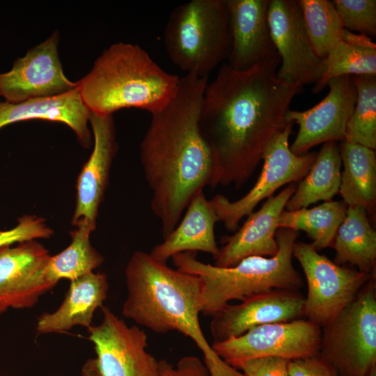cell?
Listing matches in <instances>:
<instances>
[{
	"label": "cell",
	"instance_id": "1",
	"mask_svg": "<svg viewBox=\"0 0 376 376\" xmlns=\"http://www.w3.org/2000/svg\"><path fill=\"white\" fill-rule=\"evenodd\" d=\"M279 57L246 70L228 63L204 91L199 125L212 152L210 187L240 189L262 160L270 139L288 123L286 114L303 87L278 79Z\"/></svg>",
	"mask_w": 376,
	"mask_h": 376
},
{
	"label": "cell",
	"instance_id": "2",
	"mask_svg": "<svg viewBox=\"0 0 376 376\" xmlns=\"http://www.w3.org/2000/svg\"><path fill=\"white\" fill-rule=\"evenodd\" d=\"M208 77L186 74L178 89L151 121L140 145V160L151 191L150 208L160 221L164 238L214 174L212 150L199 125Z\"/></svg>",
	"mask_w": 376,
	"mask_h": 376
},
{
	"label": "cell",
	"instance_id": "3",
	"mask_svg": "<svg viewBox=\"0 0 376 376\" xmlns=\"http://www.w3.org/2000/svg\"><path fill=\"white\" fill-rule=\"evenodd\" d=\"M125 274V318L157 334L177 331L189 337L201 351L210 376H244L214 352L202 331L198 276L172 269L141 251L131 256Z\"/></svg>",
	"mask_w": 376,
	"mask_h": 376
},
{
	"label": "cell",
	"instance_id": "4",
	"mask_svg": "<svg viewBox=\"0 0 376 376\" xmlns=\"http://www.w3.org/2000/svg\"><path fill=\"white\" fill-rule=\"evenodd\" d=\"M180 80L138 45L119 42L104 49L77 83L91 113L109 116L127 108L157 113L173 98Z\"/></svg>",
	"mask_w": 376,
	"mask_h": 376
},
{
	"label": "cell",
	"instance_id": "5",
	"mask_svg": "<svg viewBox=\"0 0 376 376\" xmlns=\"http://www.w3.org/2000/svg\"><path fill=\"white\" fill-rule=\"evenodd\" d=\"M299 236V231L279 228L274 256H249L228 267L204 263L197 260L195 251L180 253L172 259L178 269L200 278L201 313L212 317L231 300L242 301L273 290L302 288L304 281L292 264L293 246Z\"/></svg>",
	"mask_w": 376,
	"mask_h": 376
},
{
	"label": "cell",
	"instance_id": "6",
	"mask_svg": "<svg viewBox=\"0 0 376 376\" xmlns=\"http://www.w3.org/2000/svg\"><path fill=\"white\" fill-rule=\"evenodd\" d=\"M164 43L178 68L208 77L230 52L226 0H191L175 8L164 29Z\"/></svg>",
	"mask_w": 376,
	"mask_h": 376
},
{
	"label": "cell",
	"instance_id": "7",
	"mask_svg": "<svg viewBox=\"0 0 376 376\" xmlns=\"http://www.w3.org/2000/svg\"><path fill=\"white\" fill-rule=\"evenodd\" d=\"M319 354L339 376H370L376 372L375 275L322 328Z\"/></svg>",
	"mask_w": 376,
	"mask_h": 376
},
{
	"label": "cell",
	"instance_id": "8",
	"mask_svg": "<svg viewBox=\"0 0 376 376\" xmlns=\"http://www.w3.org/2000/svg\"><path fill=\"white\" fill-rule=\"evenodd\" d=\"M292 256L307 283L304 316L321 328L334 320L375 275L337 265L303 242H295Z\"/></svg>",
	"mask_w": 376,
	"mask_h": 376
},
{
	"label": "cell",
	"instance_id": "9",
	"mask_svg": "<svg viewBox=\"0 0 376 376\" xmlns=\"http://www.w3.org/2000/svg\"><path fill=\"white\" fill-rule=\"evenodd\" d=\"M101 322L88 328L96 357L86 361L82 376H158L159 361L146 351L148 337L102 306Z\"/></svg>",
	"mask_w": 376,
	"mask_h": 376
},
{
	"label": "cell",
	"instance_id": "10",
	"mask_svg": "<svg viewBox=\"0 0 376 376\" xmlns=\"http://www.w3.org/2000/svg\"><path fill=\"white\" fill-rule=\"evenodd\" d=\"M293 123L276 133L266 145L262 155L263 169L253 187L242 198L230 201L221 194L210 202L219 221L230 231L239 228L240 220L248 216L264 199L286 184L300 182L310 170L317 152L297 155L290 149L289 137Z\"/></svg>",
	"mask_w": 376,
	"mask_h": 376
},
{
	"label": "cell",
	"instance_id": "11",
	"mask_svg": "<svg viewBox=\"0 0 376 376\" xmlns=\"http://www.w3.org/2000/svg\"><path fill=\"white\" fill-rule=\"evenodd\" d=\"M321 335L320 327L308 320L297 319L260 325L239 336L213 342L212 347L237 370L242 363L259 357L293 360L316 355L320 352Z\"/></svg>",
	"mask_w": 376,
	"mask_h": 376
},
{
	"label": "cell",
	"instance_id": "12",
	"mask_svg": "<svg viewBox=\"0 0 376 376\" xmlns=\"http://www.w3.org/2000/svg\"><path fill=\"white\" fill-rule=\"evenodd\" d=\"M270 36L280 58L278 79L303 87L315 84L325 70V60L314 51L297 0H270Z\"/></svg>",
	"mask_w": 376,
	"mask_h": 376
},
{
	"label": "cell",
	"instance_id": "13",
	"mask_svg": "<svg viewBox=\"0 0 376 376\" xmlns=\"http://www.w3.org/2000/svg\"><path fill=\"white\" fill-rule=\"evenodd\" d=\"M58 45L56 31L17 58L9 71L0 73V96L6 102L17 103L59 95L77 87V81H72L64 74Z\"/></svg>",
	"mask_w": 376,
	"mask_h": 376
},
{
	"label": "cell",
	"instance_id": "14",
	"mask_svg": "<svg viewBox=\"0 0 376 376\" xmlns=\"http://www.w3.org/2000/svg\"><path fill=\"white\" fill-rule=\"evenodd\" d=\"M329 91L318 104L307 110H289L288 123H296L299 130L290 149L297 155L327 141L345 140L348 120L353 112L357 91L352 77L340 76L329 80Z\"/></svg>",
	"mask_w": 376,
	"mask_h": 376
},
{
	"label": "cell",
	"instance_id": "15",
	"mask_svg": "<svg viewBox=\"0 0 376 376\" xmlns=\"http://www.w3.org/2000/svg\"><path fill=\"white\" fill-rule=\"evenodd\" d=\"M50 256L36 240L0 248V313L31 308L54 288L46 274Z\"/></svg>",
	"mask_w": 376,
	"mask_h": 376
},
{
	"label": "cell",
	"instance_id": "16",
	"mask_svg": "<svg viewBox=\"0 0 376 376\" xmlns=\"http://www.w3.org/2000/svg\"><path fill=\"white\" fill-rule=\"evenodd\" d=\"M305 297L299 290L276 289L228 304L212 316L214 342L239 336L263 324L289 322L304 316Z\"/></svg>",
	"mask_w": 376,
	"mask_h": 376
},
{
	"label": "cell",
	"instance_id": "17",
	"mask_svg": "<svg viewBox=\"0 0 376 376\" xmlns=\"http://www.w3.org/2000/svg\"><path fill=\"white\" fill-rule=\"evenodd\" d=\"M89 124L93 134V149L77 179L72 223L77 227L87 226L93 231L118 144L113 115L91 113Z\"/></svg>",
	"mask_w": 376,
	"mask_h": 376
},
{
	"label": "cell",
	"instance_id": "18",
	"mask_svg": "<svg viewBox=\"0 0 376 376\" xmlns=\"http://www.w3.org/2000/svg\"><path fill=\"white\" fill-rule=\"evenodd\" d=\"M269 0H226L231 68L246 70L279 57L268 24Z\"/></svg>",
	"mask_w": 376,
	"mask_h": 376
},
{
	"label": "cell",
	"instance_id": "19",
	"mask_svg": "<svg viewBox=\"0 0 376 376\" xmlns=\"http://www.w3.org/2000/svg\"><path fill=\"white\" fill-rule=\"evenodd\" d=\"M296 187L295 183L289 184L278 194L267 198L258 210L249 214L237 231L226 239L214 265L228 267L249 256H274L278 250L275 234L279 218Z\"/></svg>",
	"mask_w": 376,
	"mask_h": 376
},
{
	"label": "cell",
	"instance_id": "20",
	"mask_svg": "<svg viewBox=\"0 0 376 376\" xmlns=\"http://www.w3.org/2000/svg\"><path fill=\"white\" fill-rule=\"evenodd\" d=\"M91 111L84 104L78 86L68 92L17 103L0 100V129L16 122L33 119L65 123L85 148L91 145L88 128Z\"/></svg>",
	"mask_w": 376,
	"mask_h": 376
},
{
	"label": "cell",
	"instance_id": "21",
	"mask_svg": "<svg viewBox=\"0 0 376 376\" xmlns=\"http://www.w3.org/2000/svg\"><path fill=\"white\" fill-rule=\"evenodd\" d=\"M109 284L103 273L91 272L70 281L68 290L60 306L52 313H45L38 320V334L63 333L75 326L88 328L97 308L103 306Z\"/></svg>",
	"mask_w": 376,
	"mask_h": 376
},
{
	"label": "cell",
	"instance_id": "22",
	"mask_svg": "<svg viewBox=\"0 0 376 376\" xmlns=\"http://www.w3.org/2000/svg\"><path fill=\"white\" fill-rule=\"evenodd\" d=\"M218 217L203 191L190 201L179 224L164 239L155 246L150 255L166 263L174 255L187 251H203L215 259L219 253L214 236V226Z\"/></svg>",
	"mask_w": 376,
	"mask_h": 376
},
{
	"label": "cell",
	"instance_id": "23",
	"mask_svg": "<svg viewBox=\"0 0 376 376\" xmlns=\"http://www.w3.org/2000/svg\"><path fill=\"white\" fill-rule=\"evenodd\" d=\"M343 170L339 189L348 205H361L373 214L376 204V154L371 148L346 141L339 144Z\"/></svg>",
	"mask_w": 376,
	"mask_h": 376
},
{
	"label": "cell",
	"instance_id": "24",
	"mask_svg": "<svg viewBox=\"0 0 376 376\" xmlns=\"http://www.w3.org/2000/svg\"><path fill=\"white\" fill-rule=\"evenodd\" d=\"M331 246L336 251L337 265L350 264L361 272L375 273L376 232L363 207L348 206Z\"/></svg>",
	"mask_w": 376,
	"mask_h": 376
},
{
	"label": "cell",
	"instance_id": "25",
	"mask_svg": "<svg viewBox=\"0 0 376 376\" xmlns=\"http://www.w3.org/2000/svg\"><path fill=\"white\" fill-rule=\"evenodd\" d=\"M342 161L337 141L323 143L307 174L299 182L285 207L288 211L329 201L339 192Z\"/></svg>",
	"mask_w": 376,
	"mask_h": 376
},
{
	"label": "cell",
	"instance_id": "26",
	"mask_svg": "<svg viewBox=\"0 0 376 376\" xmlns=\"http://www.w3.org/2000/svg\"><path fill=\"white\" fill-rule=\"evenodd\" d=\"M324 60L325 70L312 88L315 94L337 77L376 75V44L366 35L345 29Z\"/></svg>",
	"mask_w": 376,
	"mask_h": 376
},
{
	"label": "cell",
	"instance_id": "27",
	"mask_svg": "<svg viewBox=\"0 0 376 376\" xmlns=\"http://www.w3.org/2000/svg\"><path fill=\"white\" fill-rule=\"evenodd\" d=\"M347 207L343 201H329L310 209L283 210L279 216L278 227L304 231L313 240V247L319 251L332 246Z\"/></svg>",
	"mask_w": 376,
	"mask_h": 376
},
{
	"label": "cell",
	"instance_id": "28",
	"mask_svg": "<svg viewBox=\"0 0 376 376\" xmlns=\"http://www.w3.org/2000/svg\"><path fill=\"white\" fill-rule=\"evenodd\" d=\"M93 230L81 225L72 231L68 246L55 256H51L47 266L48 280L56 285L63 279L70 281L93 272L104 261L102 256L92 246L90 235Z\"/></svg>",
	"mask_w": 376,
	"mask_h": 376
},
{
	"label": "cell",
	"instance_id": "29",
	"mask_svg": "<svg viewBox=\"0 0 376 376\" xmlns=\"http://www.w3.org/2000/svg\"><path fill=\"white\" fill-rule=\"evenodd\" d=\"M304 26L315 53L325 59L345 30L333 1L297 0Z\"/></svg>",
	"mask_w": 376,
	"mask_h": 376
},
{
	"label": "cell",
	"instance_id": "30",
	"mask_svg": "<svg viewBox=\"0 0 376 376\" xmlns=\"http://www.w3.org/2000/svg\"><path fill=\"white\" fill-rule=\"evenodd\" d=\"M357 101L345 140L376 149V75L352 76Z\"/></svg>",
	"mask_w": 376,
	"mask_h": 376
},
{
	"label": "cell",
	"instance_id": "31",
	"mask_svg": "<svg viewBox=\"0 0 376 376\" xmlns=\"http://www.w3.org/2000/svg\"><path fill=\"white\" fill-rule=\"evenodd\" d=\"M344 27L370 38L376 36L375 0H334Z\"/></svg>",
	"mask_w": 376,
	"mask_h": 376
},
{
	"label": "cell",
	"instance_id": "32",
	"mask_svg": "<svg viewBox=\"0 0 376 376\" xmlns=\"http://www.w3.org/2000/svg\"><path fill=\"white\" fill-rule=\"evenodd\" d=\"M52 234V229L42 218L35 215H24L19 218L14 228L0 231V248L14 243L49 238Z\"/></svg>",
	"mask_w": 376,
	"mask_h": 376
},
{
	"label": "cell",
	"instance_id": "33",
	"mask_svg": "<svg viewBox=\"0 0 376 376\" xmlns=\"http://www.w3.org/2000/svg\"><path fill=\"white\" fill-rule=\"evenodd\" d=\"M289 361L279 357H259L242 363L237 370H241L244 376H290Z\"/></svg>",
	"mask_w": 376,
	"mask_h": 376
},
{
	"label": "cell",
	"instance_id": "34",
	"mask_svg": "<svg viewBox=\"0 0 376 376\" xmlns=\"http://www.w3.org/2000/svg\"><path fill=\"white\" fill-rule=\"evenodd\" d=\"M288 369L290 376H339L334 368L320 354L290 360Z\"/></svg>",
	"mask_w": 376,
	"mask_h": 376
},
{
	"label": "cell",
	"instance_id": "35",
	"mask_svg": "<svg viewBox=\"0 0 376 376\" xmlns=\"http://www.w3.org/2000/svg\"><path fill=\"white\" fill-rule=\"evenodd\" d=\"M158 376H210L204 363L194 356L181 358L175 367L166 360L159 361Z\"/></svg>",
	"mask_w": 376,
	"mask_h": 376
},
{
	"label": "cell",
	"instance_id": "36",
	"mask_svg": "<svg viewBox=\"0 0 376 376\" xmlns=\"http://www.w3.org/2000/svg\"><path fill=\"white\" fill-rule=\"evenodd\" d=\"M1 231V230H0Z\"/></svg>",
	"mask_w": 376,
	"mask_h": 376
}]
</instances>
